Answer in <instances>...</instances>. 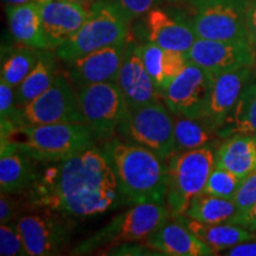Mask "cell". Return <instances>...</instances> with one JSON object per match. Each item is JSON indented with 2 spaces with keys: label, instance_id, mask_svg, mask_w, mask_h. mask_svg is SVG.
<instances>
[{
  "label": "cell",
  "instance_id": "cell-32",
  "mask_svg": "<svg viewBox=\"0 0 256 256\" xmlns=\"http://www.w3.org/2000/svg\"><path fill=\"white\" fill-rule=\"evenodd\" d=\"M234 202H235V206H236V215L234 216L232 220L244 215V214L247 212L252 206H255L256 204V170L243 179L238 190V194H236L235 198H234Z\"/></svg>",
  "mask_w": 256,
  "mask_h": 256
},
{
  "label": "cell",
  "instance_id": "cell-26",
  "mask_svg": "<svg viewBox=\"0 0 256 256\" xmlns=\"http://www.w3.org/2000/svg\"><path fill=\"white\" fill-rule=\"evenodd\" d=\"M56 58L57 56L54 50H40L36 66L26 78L16 88L18 108L34 100L52 84L57 74L60 72Z\"/></svg>",
  "mask_w": 256,
  "mask_h": 256
},
{
  "label": "cell",
  "instance_id": "cell-29",
  "mask_svg": "<svg viewBox=\"0 0 256 256\" xmlns=\"http://www.w3.org/2000/svg\"><path fill=\"white\" fill-rule=\"evenodd\" d=\"M38 56L40 50L25 46L8 51L2 60L0 80L17 88L36 66Z\"/></svg>",
  "mask_w": 256,
  "mask_h": 256
},
{
  "label": "cell",
  "instance_id": "cell-44",
  "mask_svg": "<svg viewBox=\"0 0 256 256\" xmlns=\"http://www.w3.org/2000/svg\"><path fill=\"white\" fill-rule=\"evenodd\" d=\"M255 240H256V232H255Z\"/></svg>",
  "mask_w": 256,
  "mask_h": 256
},
{
  "label": "cell",
  "instance_id": "cell-13",
  "mask_svg": "<svg viewBox=\"0 0 256 256\" xmlns=\"http://www.w3.org/2000/svg\"><path fill=\"white\" fill-rule=\"evenodd\" d=\"M185 55L188 62L197 64L214 76L243 66H255L254 49L249 43L241 42L197 38Z\"/></svg>",
  "mask_w": 256,
  "mask_h": 256
},
{
  "label": "cell",
  "instance_id": "cell-14",
  "mask_svg": "<svg viewBox=\"0 0 256 256\" xmlns=\"http://www.w3.org/2000/svg\"><path fill=\"white\" fill-rule=\"evenodd\" d=\"M128 40L66 60V75L78 89L95 83L116 82Z\"/></svg>",
  "mask_w": 256,
  "mask_h": 256
},
{
  "label": "cell",
  "instance_id": "cell-42",
  "mask_svg": "<svg viewBox=\"0 0 256 256\" xmlns=\"http://www.w3.org/2000/svg\"><path fill=\"white\" fill-rule=\"evenodd\" d=\"M168 2H192V0H168Z\"/></svg>",
  "mask_w": 256,
  "mask_h": 256
},
{
  "label": "cell",
  "instance_id": "cell-9",
  "mask_svg": "<svg viewBox=\"0 0 256 256\" xmlns=\"http://www.w3.org/2000/svg\"><path fill=\"white\" fill-rule=\"evenodd\" d=\"M192 26L198 38L249 43V0H192Z\"/></svg>",
  "mask_w": 256,
  "mask_h": 256
},
{
  "label": "cell",
  "instance_id": "cell-8",
  "mask_svg": "<svg viewBox=\"0 0 256 256\" xmlns=\"http://www.w3.org/2000/svg\"><path fill=\"white\" fill-rule=\"evenodd\" d=\"M66 72H60L43 94L19 107L11 122L16 127L60 122H83L78 92L74 90Z\"/></svg>",
  "mask_w": 256,
  "mask_h": 256
},
{
  "label": "cell",
  "instance_id": "cell-12",
  "mask_svg": "<svg viewBox=\"0 0 256 256\" xmlns=\"http://www.w3.org/2000/svg\"><path fill=\"white\" fill-rule=\"evenodd\" d=\"M214 78L215 76L206 69L188 62L183 72L160 92L162 100L174 115L203 119Z\"/></svg>",
  "mask_w": 256,
  "mask_h": 256
},
{
  "label": "cell",
  "instance_id": "cell-23",
  "mask_svg": "<svg viewBox=\"0 0 256 256\" xmlns=\"http://www.w3.org/2000/svg\"><path fill=\"white\" fill-rule=\"evenodd\" d=\"M174 217L185 224L191 232H194L198 238L203 240L208 246H210L217 254L218 252L228 250L229 248L243 241L255 238V232L238 224L202 223L185 215H176Z\"/></svg>",
  "mask_w": 256,
  "mask_h": 256
},
{
  "label": "cell",
  "instance_id": "cell-41",
  "mask_svg": "<svg viewBox=\"0 0 256 256\" xmlns=\"http://www.w3.org/2000/svg\"><path fill=\"white\" fill-rule=\"evenodd\" d=\"M66 2H76V4H81L84 6H90L92 2L94 0H66Z\"/></svg>",
  "mask_w": 256,
  "mask_h": 256
},
{
  "label": "cell",
  "instance_id": "cell-25",
  "mask_svg": "<svg viewBox=\"0 0 256 256\" xmlns=\"http://www.w3.org/2000/svg\"><path fill=\"white\" fill-rule=\"evenodd\" d=\"M220 139L238 136L256 138V78H252L243 89L238 104L218 130Z\"/></svg>",
  "mask_w": 256,
  "mask_h": 256
},
{
  "label": "cell",
  "instance_id": "cell-20",
  "mask_svg": "<svg viewBox=\"0 0 256 256\" xmlns=\"http://www.w3.org/2000/svg\"><path fill=\"white\" fill-rule=\"evenodd\" d=\"M38 162L22 151L8 136L2 134L0 190L12 194H25L37 176Z\"/></svg>",
  "mask_w": 256,
  "mask_h": 256
},
{
  "label": "cell",
  "instance_id": "cell-37",
  "mask_svg": "<svg viewBox=\"0 0 256 256\" xmlns=\"http://www.w3.org/2000/svg\"><path fill=\"white\" fill-rule=\"evenodd\" d=\"M248 40L256 52V0H249L247 10Z\"/></svg>",
  "mask_w": 256,
  "mask_h": 256
},
{
  "label": "cell",
  "instance_id": "cell-3",
  "mask_svg": "<svg viewBox=\"0 0 256 256\" xmlns=\"http://www.w3.org/2000/svg\"><path fill=\"white\" fill-rule=\"evenodd\" d=\"M0 124L2 134L42 164L62 162L96 145L94 133L83 122L16 127L11 121H0Z\"/></svg>",
  "mask_w": 256,
  "mask_h": 256
},
{
  "label": "cell",
  "instance_id": "cell-2",
  "mask_svg": "<svg viewBox=\"0 0 256 256\" xmlns=\"http://www.w3.org/2000/svg\"><path fill=\"white\" fill-rule=\"evenodd\" d=\"M102 151L113 168L126 206L166 204L168 162L146 147L114 136L104 142Z\"/></svg>",
  "mask_w": 256,
  "mask_h": 256
},
{
  "label": "cell",
  "instance_id": "cell-1",
  "mask_svg": "<svg viewBox=\"0 0 256 256\" xmlns=\"http://www.w3.org/2000/svg\"><path fill=\"white\" fill-rule=\"evenodd\" d=\"M40 164L36 179L25 192L31 210L83 218L126 206L113 168L96 145L62 162Z\"/></svg>",
  "mask_w": 256,
  "mask_h": 256
},
{
  "label": "cell",
  "instance_id": "cell-24",
  "mask_svg": "<svg viewBox=\"0 0 256 256\" xmlns=\"http://www.w3.org/2000/svg\"><path fill=\"white\" fill-rule=\"evenodd\" d=\"M216 166L247 177L256 170V138L238 134L224 139L216 151Z\"/></svg>",
  "mask_w": 256,
  "mask_h": 256
},
{
  "label": "cell",
  "instance_id": "cell-36",
  "mask_svg": "<svg viewBox=\"0 0 256 256\" xmlns=\"http://www.w3.org/2000/svg\"><path fill=\"white\" fill-rule=\"evenodd\" d=\"M133 242L122 243V244L113 246L108 249L107 254L110 255H160L158 252L151 247H142V246H133Z\"/></svg>",
  "mask_w": 256,
  "mask_h": 256
},
{
  "label": "cell",
  "instance_id": "cell-6",
  "mask_svg": "<svg viewBox=\"0 0 256 256\" xmlns=\"http://www.w3.org/2000/svg\"><path fill=\"white\" fill-rule=\"evenodd\" d=\"M215 146L174 153L168 162V179L166 206L172 216L184 215L194 198L203 194L216 166Z\"/></svg>",
  "mask_w": 256,
  "mask_h": 256
},
{
  "label": "cell",
  "instance_id": "cell-31",
  "mask_svg": "<svg viewBox=\"0 0 256 256\" xmlns=\"http://www.w3.org/2000/svg\"><path fill=\"white\" fill-rule=\"evenodd\" d=\"M0 255L2 256H24L28 255L23 238L16 223L0 226Z\"/></svg>",
  "mask_w": 256,
  "mask_h": 256
},
{
  "label": "cell",
  "instance_id": "cell-28",
  "mask_svg": "<svg viewBox=\"0 0 256 256\" xmlns=\"http://www.w3.org/2000/svg\"><path fill=\"white\" fill-rule=\"evenodd\" d=\"M184 215L202 223H228L236 215V206L232 200L200 194L192 200Z\"/></svg>",
  "mask_w": 256,
  "mask_h": 256
},
{
  "label": "cell",
  "instance_id": "cell-18",
  "mask_svg": "<svg viewBox=\"0 0 256 256\" xmlns=\"http://www.w3.org/2000/svg\"><path fill=\"white\" fill-rule=\"evenodd\" d=\"M254 75L252 66L234 69L218 74L214 78L209 104L202 120L206 121L214 130H218L238 104L243 89Z\"/></svg>",
  "mask_w": 256,
  "mask_h": 256
},
{
  "label": "cell",
  "instance_id": "cell-22",
  "mask_svg": "<svg viewBox=\"0 0 256 256\" xmlns=\"http://www.w3.org/2000/svg\"><path fill=\"white\" fill-rule=\"evenodd\" d=\"M139 50L147 72L159 92L168 87L188 63L185 54L162 49L150 42L139 46Z\"/></svg>",
  "mask_w": 256,
  "mask_h": 256
},
{
  "label": "cell",
  "instance_id": "cell-30",
  "mask_svg": "<svg viewBox=\"0 0 256 256\" xmlns=\"http://www.w3.org/2000/svg\"><path fill=\"white\" fill-rule=\"evenodd\" d=\"M243 179L244 178L240 177L229 170L215 166L209 176L203 194L234 200Z\"/></svg>",
  "mask_w": 256,
  "mask_h": 256
},
{
  "label": "cell",
  "instance_id": "cell-21",
  "mask_svg": "<svg viewBox=\"0 0 256 256\" xmlns=\"http://www.w3.org/2000/svg\"><path fill=\"white\" fill-rule=\"evenodd\" d=\"M6 14L10 32L19 44L38 50H49L37 2L23 5H8Z\"/></svg>",
  "mask_w": 256,
  "mask_h": 256
},
{
  "label": "cell",
  "instance_id": "cell-16",
  "mask_svg": "<svg viewBox=\"0 0 256 256\" xmlns=\"http://www.w3.org/2000/svg\"><path fill=\"white\" fill-rule=\"evenodd\" d=\"M40 5L42 24L49 43L55 51L74 36L89 14V6L66 0H36Z\"/></svg>",
  "mask_w": 256,
  "mask_h": 256
},
{
  "label": "cell",
  "instance_id": "cell-33",
  "mask_svg": "<svg viewBox=\"0 0 256 256\" xmlns=\"http://www.w3.org/2000/svg\"><path fill=\"white\" fill-rule=\"evenodd\" d=\"M17 110L16 88L0 80V121H12Z\"/></svg>",
  "mask_w": 256,
  "mask_h": 256
},
{
  "label": "cell",
  "instance_id": "cell-15",
  "mask_svg": "<svg viewBox=\"0 0 256 256\" xmlns=\"http://www.w3.org/2000/svg\"><path fill=\"white\" fill-rule=\"evenodd\" d=\"M128 110H136L142 106L162 100L160 92L147 72L139 46L128 40L126 50L116 80Z\"/></svg>",
  "mask_w": 256,
  "mask_h": 256
},
{
  "label": "cell",
  "instance_id": "cell-34",
  "mask_svg": "<svg viewBox=\"0 0 256 256\" xmlns=\"http://www.w3.org/2000/svg\"><path fill=\"white\" fill-rule=\"evenodd\" d=\"M118 4L130 19L147 14L152 8H156L160 0H112Z\"/></svg>",
  "mask_w": 256,
  "mask_h": 256
},
{
  "label": "cell",
  "instance_id": "cell-38",
  "mask_svg": "<svg viewBox=\"0 0 256 256\" xmlns=\"http://www.w3.org/2000/svg\"><path fill=\"white\" fill-rule=\"evenodd\" d=\"M229 256H256V240H248L226 250Z\"/></svg>",
  "mask_w": 256,
  "mask_h": 256
},
{
  "label": "cell",
  "instance_id": "cell-17",
  "mask_svg": "<svg viewBox=\"0 0 256 256\" xmlns=\"http://www.w3.org/2000/svg\"><path fill=\"white\" fill-rule=\"evenodd\" d=\"M145 23L150 43L166 50L186 54L198 38L191 20L159 8L146 14Z\"/></svg>",
  "mask_w": 256,
  "mask_h": 256
},
{
  "label": "cell",
  "instance_id": "cell-5",
  "mask_svg": "<svg viewBox=\"0 0 256 256\" xmlns=\"http://www.w3.org/2000/svg\"><path fill=\"white\" fill-rule=\"evenodd\" d=\"M171 216V211L165 204H134L88 238L83 240L70 252L72 255H86L108 246L113 247L122 243L145 241Z\"/></svg>",
  "mask_w": 256,
  "mask_h": 256
},
{
  "label": "cell",
  "instance_id": "cell-10",
  "mask_svg": "<svg viewBox=\"0 0 256 256\" xmlns=\"http://www.w3.org/2000/svg\"><path fill=\"white\" fill-rule=\"evenodd\" d=\"M84 124L96 140L112 139L128 113V107L116 82H102L78 89Z\"/></svg>",
  "mask_w": 256,
  "mask_h": 256
},
{
  "label": "cell",
  "instance_id": "cell-35",
  "mask_svg": "<svg viewBox=\"0 0 256 256\" xmlns=\"http://www.w3.org/2000/svg\"><path fill=\"white\" fill-rule=\"evenodd\" d=\"M19 211V203L12 194L2 192L0 196V223H16Z\"/></svg>",
  "mask_w": 256,
  "mask_h": 256
},
{
  "label": "cell",
  "instance_id": "cell-27",
  "mask_svg": "<svg viewBox=\"0 0 256 256\" xmlns=\"http://www.w3.org/2000/svg\"><path fill=\"white\" fill-rule=\"evenodd\" d=\"M174 153L215 146L217 130L202 119L174 115Z\"/></svg>",
  "mask_w": 256,
  "mask_h": 256
},
{
  "label": "cell",
  "instance_id": "cell-11",
  "mask_svg": "<svg viewBox=\"0 0 256 256\" xmlns=\"http://www.w3.org/2000/svg\"><path fill=\"white\" fill-rule=\"evenodd\" d=\"M18 217L16 226L20 232L28 255H56L68 244L72 234V217L46 209Z\"/></svg>",
  "mask_w": 256,
  "mask_h": 256
},
{
  "label": "cell",
  "instance_id": "cell-43",
  "mask_svg": "<svg viewBox=\"0 0 256 256\" xmlns=\"http://www.w3.org/2000/svg\"><path fill=\"white\" fill-rule=\"evenodd\" d=\"M255 66H256V52H255Z\"/></svg>",
  "mask_w": 256,
  "mask_h": 256
},
{
  "label": "cell",
  "instance_id": "cell-40",
  "mask_svg": "<svg viewBox=\"0 0 256 256\" xmlns=\"http://www.w3.org/2000/svg\"><path fill=\"white\" fill-rule=\"evenodd\" d=\"M2 2H6L8 5H23L28 4V2H36V0H2Z\"/></svg>",
  "mask_w": 256,
  "mask_h": 256
},
{
  "label": "cell",
  "instance_id": "cell-19",
  "mask_svg": "<svg viewBox=\"0 0 256 256\" xmlns=\"http://www.w3.org/2000/svg\"><path fill=\"white\" fill-rule=\"evenodd\" d=\"M145 242L146 246L154 249L160 255L209 256L217 254L210 246L174 216L166 220Z\"/></svg>",
  "mask_w": 256,
  "mask_h": 256
},
{
  "label": "cell",
  "instance_id": "cell-7",
  "mask_svg": "<svg viewBox=\"0 0 256 256\" xmlns=\"http://www.w3.org/2000/svg\"><path fill=\"white\" fill-rule=\"evenodd\" d=\"M164 101L142 106L128 113L118 132L130 142L146 147L168 162L174 153V122Z\"/></svg>",
  "mask_w": 256,
  "mask_h": 256
},
{
  "label": "cell",
  "instance_id": "cell-39",
  "mask_svg": "<svg viewBox=\"0 0 256 256\" xmlns=\"http://www.w3.org/2000/svg\"><path fill=\"white\" fill-rule=\"evenodd\" d=\"M230 224H238V226H242L247 228L250 232H256V204L252 206L244 215L236 217V218L232 220L229 222Z\"/></svg>",
  "mask_w": 256,
  "mask_h": 256
},
{
  "label": "cell",
  "instance_id": "cell-4",
  "mask_svg": "<svg viewBox=\"0 0 256 256\" xmlns=\"http://www.w3.org/2000/svg\"><path fill=\"white\" fill-rule=\"evenodd\" d=\"M130 20L112 0H95L89 6L88 17L78 31L55 50L57 58L66 62L128 40Z\"/></svg>",
  "mask_w": 256,
  "mask_h": 256
}]
</instances>
